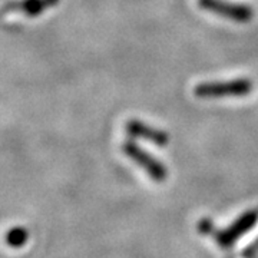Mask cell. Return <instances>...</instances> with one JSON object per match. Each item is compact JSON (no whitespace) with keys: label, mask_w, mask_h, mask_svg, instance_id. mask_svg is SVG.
Returning <instances> with one entry per match:
<instances>
[{"label":"cell","mask_w":258,"mask_h":258,"mask_svg":"<svg viewBox=\"0 0 258 258\" xmlns=\"http://www.w3.org/2000/svg\"><path fill=\"white\" fill-rule=\"evenodd\" d=\"M255 221V217H252L251 214L247 215V221L245 222H237V225H234L231 230L225 231V232H222L221 237H220V242H221L222 245H227V244H231L232 241L235 240L238 235H240V232L242 234L244 231H247L252 225V222Z\"/></svg>","instance_id":"cell-6"},{"label":"cell","mask_w":258,"mask_h":258,"mask_svg":"<svg viewBox=\"0 0 258 258\" xmlns=\"http://www.w3.org/2000/svg\"><path fill=\"white\" fill-rule=\"evenodd\" d=\"M125 129H126L129 135L151 141V142H154L155 145H159V147H165L168 144V139H169L165 131L149 126V125L138 119H131L129 122H126Z\"/></svg>","instance_id":"cell-4"},{"label":"cell","mask_w":258,"mask_h":258,"mask_svg":"<svg viewBox=\"0 0 258 258\" xmlns=\"http://www.w3.org/2000/svg\"><path fill=\"white\" fill-rule=\"evenodd\" d=\"M198 5L203 10H208L214 15L237 23H247L254 16V10L244 3L228 0H198Z\"/></svg>","instance_id":"cell-2"},{"label":"cell","mask_w":258,"mask_h":258,"mask_svg":"<svg viewBox=\"0 0 258 258\" xmlns=\"http://www.w3.org/2000/svg\"><path fill=\"white\" fill-rule=\"evenodd\" d=\"M252 91L249 79H232V81H217V82L198 83L194 89L195 96L201 99H215L224 96H245Z\"/></svg>","instance_id":"cell-1"},{"label":"cell","mask_w":258,"mask_h":258,"mask_svg":"<svg viewBox=\"0 0 258 258\" xmlns=\"http://www.w3.org/2000/svg\"><path fill=\"white\" fill-rule=\"evenodd\" d=\"M122 151L128 155L134 162H137L141 168H144L149 175L155 181H164L166 176L165 166L162 165L158 159L151 157L147 151L135 145L134 142H125L122 145Z\"/></svg>","instance_id":"cell-3"},{"label":"cell","mask_w":258,"mask_h":258,"mask_svg":"<svg viewBox=\"0 0 258 258\" xmlns=\"http://www.w3.org/2000/svg\"><path fill=\"white\" fill-rule=\"evenodd\" d=\"M60 0H13L6 3L5 12H20L26 16H39L47 9L53 8Z\"/></svg>","instance_id":"cell-5"}]
</instances>
